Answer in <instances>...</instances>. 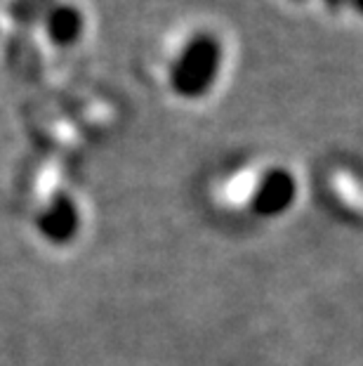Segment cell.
Returning a JSON list of instances; mask_svg holds the SVG:
<instances>
[{"instance_id": "7a4b0ae2", "label": "cell", "mask_w": 363, "mask_h": 366, "mask_svg": "<svg viewBox=\"0 0 363 366\" xmlns=\"http://www.w3.org/2000/svg\"><path fill=\"white\" fill-rule=\"evenodd\" d=\"M38 234L52 246H66L81 232V210L68 194H55L36 220Z\"/></svg>"}, {"instance_id": "8992f818", "label": "cell", "mask_w": 363, "mask_h": 366, "mask_svg": "<svg viewBox=\"0 0 363 366\" xmlns=\"http://www.w3.org/2000/svg\"><path fill=\"white\" fill-rule=\"evenodd\" d=\"M323 3H326L330 10H339V7L347 5V0H323Z\"/></svg>"}, {"instance_id": "277c9868", "label": "cell", "mask_w": 363, "mask_h": 366, "mask_svg": "<svg viewBox=\"0 0 363 366\" xmlns=\"http://www.w3.org/2000/svg\"><path fill=\"white\" fill-rule=\"evenodd\" d=\"M45 29H48L50 41L55 45H73L76 41H81L85 29L83 12L66 3L52 5L45 14Z\"/></svg>"}, {"instance_id": "6da1fadb", "label": "cell", "mask_w": 363, "mask_h": 366, "mask_svg": "<svg viewBox=\"0 0 363 366\" xmlns=\"http://www.w3.org/2000/svg\"><path fill=\"white\" fill-rule=\"evenodd\" d=\"M224 48L218 36L196 34L182 45L170 66V88L182 99H200L213 92L220 79Z\"/></svg>"}, {"instance_id": "5b68a950", "label": "cell", "mask_w": 363, "mask_h": 366, "mask_svg": "<svg viewBox=\"0 0 363 366\" xmlns=\"http://www.w3.org/2000/svg\"><path fill=\"white\" fill-rule=\"evenodd\" d=\"M347 5H349L354 12H359L363 17V0H347Z\"/></svg>"}, {"instance_id": "3957f363", "label": "cell", "mask_w": 363, "mask_h": 366, "mask_svg": "<svg viewBox=\"0 0 363 366\" xmlns=\"http://www.w3.org/2000/svg\"><path fill=\"white\" fill-rule=\"evenodd\" d=\"M297 197V182L290 170L272 168L262 175L257 189L252 194V210L262 217H276L285 213Z\"/></svg>"}]
</instances>
